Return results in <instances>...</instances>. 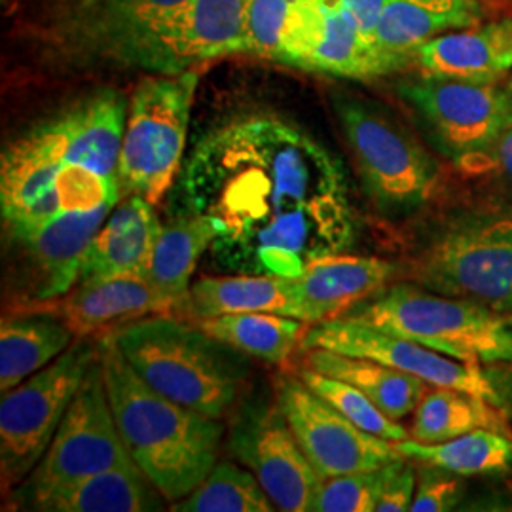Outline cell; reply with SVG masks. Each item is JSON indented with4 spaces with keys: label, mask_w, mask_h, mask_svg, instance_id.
<instances>
[{
    "label": "cell",
    "mask_w": 512,
    "mask_h": 512,
    "mask_svg": "<svg viewBox=\"0 0 512 512\" xmlns=\"http://www.w3.org/2000/svg\"><path fill=\"white\" fill-rule=\"evenodd\" d=\"M181 186L188 211L217 230L213 258L236 274L294 277L357 241L346 167L274 112L241 114L207 131Z\"/></svg>",
    "instance_id": "obj_1"
},
{
    "label": "cell",
    "mask_w": 512,
    "mask_h": 512,
    "mask_svg": "<svg viewBox=\"0 0 512 512\" xmlns=\"http://www.w3.org/2000/svg\"><path fill=\"white\" fill-rule=\"evenodd\" d=\"M313 348L372 359L403 370L433 387L467 391L497 406L505 403L503 382L490 370H484L482 365L463 363L416 340L359 321L338 317L327 323L310 325L302 338L300 351Z\"/></svg>",
    "instance_id": "obj_13"
},
{
    "label": "cell",
    "mask_w": 512,
    "mask_h": 512,
    "mask_svg": "<svg viewBox=\"0 0 512 512\" xmlns=\"http://www.w3.org/2000/svg\"><path fill=\"white\" fill-rule=\"evenodd\" d=\"M215 239V226L196 213L162 226L145 279L165 311L179 310L183 306L198 260L213 247Z\"/></svg>",
    "instance_id": "obj_26"
},
{
    "label": "cell",
    "mask_w": 512,
    "mask_h": 512,
    "mask_svg": "<svg viewBox=\"0 0 512 512\" xmlns=\"http://www.w3.org/2000/svg\"><path fill=\"white\" fill-rule=\"evenodd\" d=\"M399 275V266L376 256H323L289 277L287 315L306 325L327 323L346 315Z\"/></svg>",
    "instance_id": "obj_16"
},
{
    "label": "cell",
    "mask_w": 512,
    "mask_h": 512,
    "mask_svg": "<svg viewBox=\"0 0 512 512\" xmlns=\"http://www.w3.org/2000/svg\"><path fill=\"white\" fill-rule=\"evenodd\" d=\"M482 18L478 0H384L374 42L387 54L410 61L427 40L471 27Z\"/></svg>",
    "instance_id": "obj_23"
},
{
    "label": "cell",
    "mask_w": 512,
    "mask_h": 512,
    "mask_svg": "<svg viewBox=\"0 0 512 512\" xmlns=\"http://www.w3.org/2000/svg\"><path fill=\"white\" fill-rule=\"evenodd\" d=\"M431 145L465 171H480L512 124V101L499 82H471L423 73L397 84Z\"/></svg>",
    "instance_id": "obj_10"
},
{
    "label": "cell",
    "mask_w": 512,
    "mask_h": 512,
    "mask_svg": "<svg viewBox=\"0 0 512 512\" xmlns=\"http://www.w3.org/2000/svg\"><path fill=\"white\" fill-rule=\"evenodd\" d=\"M109 338L152 389L213 420L234 408L251 376V357L165 313L131 321Z\"/></svg>",
    "instance_id": "obj_3"
},
{
    "label": "cell",
    "mask_w": 512,
    "mask_h": 512,
    "mask_svg": "<svg viewBox=\"0 0 512 512\" xmlns=\"http://www.w3.org/2000/svg\"><path fill=\"white\" fill-rule=\"evenodd\" d=\"M416 494L410 511L414 512H444L458 509L463 495H465V482L463 476L452 471L440 469L435 465L420 463Z\"/></svg>",
    "instance_id": "obj_35"
},
{
    "label": "cell",
    "mask_w": 512,
    "mask_h": 512,
    "mask_svg": "<svg viewBox=\"0 0 512 512\" xmlns=\"http://www.w3.org/2000/svg\"><path fill=\"white\" fill-rule=\"evenodd\" d=\"M188 0H54L44 35L67 61L147 67L148 55Z\"/></svg>",
    "instance_id": "obj_8"
},
{
    "label": "cell",
    "mask_w": 512,
    "mask_h": 512,
    "mask_svg": "<svg viewBox=\"0 0 512 512\" xmlns=\"http://www.w3.org/2000/svg\"><path fill=\"white\" fill-rule=\"evenodd\" d=\"M334 112L374 207L387 219H403L423 209L439 183V164L431 152L372 101L338 95Z\"/></svg>",
    "instance_id": "obj_6"
},
{
    "label": "cell",
    "mask_w": 512,
    "mask_h": 512,
    "mask_svg": "<svg viewBox=\"0 0 512 512\" xmlns=\"http://www.w3.org/2000/svg\"><path fill=\"white\" fill-rule=\"evenodd\" d=\"M397 461L372 471L323 478L313 497L311 512H376Z\"/></svg>",
    "instance_id": "obj_33"
},
{
    "label": "cell",
    "mask_w": 512,
    "mask_h": 512,
    "mask_svg": "<svg viewBox=\"0 0 512 512\" xmlns=\"http://www.w3.org/2000/svg\"><path fill=\"white\" fill-rule=\"evenodd\" d=\"M164 495L137 465L80 478L29 499L19 511L154 512L164 511Z\"/></svg>",
    "instance_id": "obj_22"
},
{
    "label": "cell",
    "mask_w": 512,
    "mask_h": 512,
    "mask_svg": "<svg viewBox=\"0 0 512 512\" xmlns=\"http://www.w3.org/2000/svg\"><path fill=\"white\" fill-rule=\"evenodd\" d=\"M406 275L433 293L512 313V203H486L444 220Z\"/></svg>",
    "instance_id": "obj_5"
},
{
    "label": "cell",
    "mask_w": 512,
    "mask_h": 512,
    "mask_svg": "<svg viewBox=\"0 0 512 512\" xmlns=\"http://www.w3.org/2000/svg\"><path fill=\"white\" fill-rule=\"evenodd\" d=\"M101 363L129 458L167 503H177L217 465L224 425L152 389L110 338L101 342Z\"/></svg>",
    "instance_id": "obj_2"
},
{
    "label": "cell",
    "mask_w": 512,
    "mask_h": 512,
    "mask_svg": "<svg viewBox=\"0 0 512 512\" xmlns=\"http://www.w3.org/2000/svg\"><path fill=\"white\" fill-rule=\"evenodd\" d=\"M275 401L304 454L325 478L380 469L403 458L395 442L359 429L296 374L275 378Z\"/></svg>",
    "instance_id": "obj_15"
},
{
    "label": "cell",
    "mask_w": 512,
    "mask_h": 512,
    "mask_svg": "<svg viewBox=\"0 0 512 512\" xmlns=\"http://www.w3.org/2000/svg\"><path fill=\"white\" fill-rule=\"evenodd\" d=\"M245 0H188L148 55L145 71L177 74L222 55L241 54Z\"/></svg>",
    "instance_id": "obj_17"
},
{
    "label": "cell",
    "mask_w": 512,
    "mask_h": 512,
    "mask_svg": "<svg viewBox=\"0 0 512 512\" xmlns=\"http://www.w3.org/2000/svg\"><path fill=\"white\" fill-rule=\"evenodd\" d=\"M228 448L258 478L277 511H311L325 476L304 454L275 399L245 404L239 410Z\"/></svg>",
    "instance_id": "obj_14"
},
{
    "label": "cell",
    "mask_w": 512,
    "mask_h": 512,
    "mask_svg": "<svg viewBox=\"0 0 512 512\" xmlns=\"http://www.w3.org/2000/svg\"><path fill=\"white\" fill-rule=\"evenodd\" d=\"M287 310L289 277L256 274L202 277L190 285L188 296L179 308L192 321L247 311L287 315Z\"/></svg>",
    "instance_id": "obj_27"
},
{
    "label": "cell",
    "mask_w": 512,
    "mask_h": 512,
    "mask_svg": "<svg viewBox=\"0 0 512 512\" xmlns=\"http://www.w3.org/2000/svg\"><path fill=\"white\" fill-rule=\"evenodd\" d=\"M76 340L54 311L4 317L0 325V391L6 393L55 361Z\"/></svg>",
    "instance_id": "obj_25"
},
{
    "label": "cell",
    "mask_w": 512,
    "mask_h": 512,
    "mask_svg": "<svg viewBox=\"0 0 512 512\" xmlns=\"http://www.w3.org/2000/svg\"><path fill=\"white\" fill-rule=\"evenodd\" d=\"M296 376L308 385L313 393H317L323 401H327L332 408H336L342 416H346L351 423H355L366 433L389 442L410 439V433L408 429H404L401 421L391 420L355 385L302 365L296 368Z\"/></svg>",
    "instance_id": "obj_32"
},
{
    "label": "cell",
    "mask_w": 512,
    "mask_h": 512,
    "mask_svg": "<svg viewBox=\"0 0 512 512\" xmlns=\"http://www.w3.org/2000/svg\"><path fill=\"white\" fill-rule=\"evenodd\" d=\"M342 317L416 340L463 363L512 365V313L433 293L412 281L391 283Z\"/></svg>",
    "instance_id": "obj_4"
},
{
    "label": "cell",
    "mask_w": 512,
    "mask_h": 512,
    "mask_svg": "<svg viewBox=\"0 0 512 512\" xmlns=\"http://www.w3.org/2000/svg\"><path fill=\"white\" fill-rule=\"evenodd\" d=\"M198 74H154L131 95L128 124L118 164L124 196H141L156 205L183 164Z\"/></svg>",
    "instance_id": "obj_7"
},
{
    "label": "cell",
    "mask_w": 512,
    "mask_h": 512,
    "mask_svg": "<svg viewBox=\"0 0 512 512\" xmlns=\"http://www.w3.org/2000/svg\"><path fill=\"white\" fill-rule=\"evenodd\" d=\"M476 429H492L512 437L511 425L501 406L478 395L452 387L427 391L414 410L410 439L423 444H439Z\"/></svg>",
    "instance_id": "obj_29"
},
{
    "label": "cell",
    "mask_w": 512,
    "mask_h": 512,
    "mask_svg": "<svg viewBox=\"0 0 512 512\" xmlns=\"http://www.w3.org/2000/svg\"><path fill=\"white\" fill-rule=\"evenodd\" d=\"M416 482V469L410 463H406L404 458L399 459L385 484L384 494L376 505V512L410 511L416 494Z\"/></svg>",
    "instance_id": "obj_36"
},
{
    "label": "cell",
    "mask_w": 512,
    "mask_h": 512,
    "mask_svg": "<svg viewBox=\"0 0 512 512\" xmlns=\"http://www.w3.org/2000/svg\"><path fill=\"white\" fill-rule=\"evenodd\" d=\"M503 86H505V90H507V93H509V97H511L512 101V71L511 73L507 74V76H505V80H503Z\"/></svg>",
    "instance_id": "obj_38"
},
{
    "label": "cell",
    "mask_w": 512,
    "mask_h": 512,
    "mask_svg": "<svg viewBox=\"0 0 512 512\" xmlns=\"http://www.w3.org/2000/svg\"><path fill=\"white\" fill-rule=\"evenodd\" d=\"M177 512H272L275 505L251 471L217 461L202 484L171 505Z\"/></svg>",
    "instance_id": "obj_31"
},
{
    "label": "cell",
    "mask_w": 512,
    "mask_h": 512,
    "mask_svg": "<svg viewBox=\"0 0 512 512\" xmlns=\"http://www.w3.org/2000/svg\"><path fill=\"white\" fill-rule=\"evenodd\" d=\"M74 332L92 338L105 330L114 332L152 313H167L145 275H120L95 283H78L65 296L46 302Z\"/></svg>",
    "instance_id": "obj_21"
},
{
    "label": "cell",
    "mask_w": 512,
    "mask_h": 512,
    "mask_svg": "<svg viewBox=\"0 0 512 512\" xmlns=\"http://www.w3.org/2000/svg\"><path fill=\"white\" fill-rule=\"evenodd\" d=\"M162 224L154 205L141 196H124L95 234L78 283L120 275H145Z\"/></svg>",
    "instance_id": "obj_19"
},
{
    "label": "cell",
    "mask_w": 512,
    "mask_h": 512,
    "mask_svg": "<svg viewBox=\"0 0 512 512\" xmlns=\"http://www.w3.org/2000/svg\"><path fill=\"white\" fill-rule=\"evenodd\" d=\"M203 332L239 353L270 365H285L310 325L281 313L247 311L194 321Z\"/></svg>",
    "instance_id": "obj_28"
},
{
    "label": "cell",
    "mask_w": 512,
    "mask_h": 512,
    "mask_svg": "<svg viewBox=\"0 0 512 512\" xmlns=\"http://www.w3.org/2000/svg\"><path fill=\"white\" fill-rule=\"evenodd\" d=\"M112 209L103 205L92 211L61 213L37 234L19 241L27 255L29 291L35 302H52L73 289L93 238Z\"/></svg>",
    "instance_id": "obj_18"
},
{
    "label": "cell",
    "mask_w": 512,
    "mask_h": 512,
    "mask_svg": "<svg viewBox=\"0 0 512 512\" xmlns=\"http://www.w3.org/2000/svg\"><path fill=\"white\" fill-rule=\"evenodd\" d=\"M101 346L76 338L55 361L2 393L0 403V478L12 492L46 454Z\"/></svg>",
    "instance_id": "obj_9"
},
{
    "label": "cell",
    "mask_w": 512,
    "mask_h": 512,
    "mask_svg": "<svg viewBox=\"0 0 512 512\" xmlns=\"http://www.w3.org/2000/svg\"><path fill=\"white\" fill-rule=\"evenodd\" d=\"M302 353L300 365L355 385L391 420L414 414L429 391V384L420 378L372 359L319 348L302 349Z\"/></svg>",
    "instance_id": "obj_24"
},
{
    "label": "cell",
    "mask_w": 512,
    "mask_h": 512,
    "mask_svg": "<svg viewBox=\"0 0 512 512\" xmlns=\"http://www.w3.org/2000/svg\"><path fill=\"white\" fill-rule=\"evenodd\" d=\"M274 61L351 80L380 78L408 65L363 35L344 0H294Z\"/></svg>",
    "instance_id": "obj_12"
},
{
    "label": "cell",
    "mask_w": 512,
    "mask_h": 512,
    "mask_svg": "<svg viewBox=\"0 0 512 512\" xmlns=\"http://www.w3.org/2000/svg\"><path fill=\"white\" fill-rule=\"evenodd\" d=\"M128 465L135 463L114 420L99 355L59 423L50 448L18 490H12L10 509L19 511L33 497Z\"/></svg>",
    "instance_id": "obj_11"
},
{
    "label": "cell",
    "mask_w": 512,
    "mask_h": 512,
    "mask_svg": "<svg viewBox=\"0 0 512 512\" xmlns=\"http://www.w3.org/2000/svg\"><path fill=\"white\" fill-rule=\"evenodd\" d=\"M294 0H245L243 52L274 61Z\"/></svg>",
    "instance_id": "obj_34"
},
{
    "label": "cell",
    "mask_w": 512,
    "mask_h": 512,
    "mask_svg": "<svg viewBox=\"0 0 512 512\" xmlns=\"http://www.w3.org/2000/svg\"><path fill=\"white\" fill-rule=\"evenodd\" d=\"M495 169L512 190V124L501 133L480 171Z\"/></svg>",
    "instance_id": "obj_37"
},
{
    "label": "cell",
    "mask_w": 512,
    "mask_h": 512,
    "mask_svg": "<svg viewBox=\"0 0 512 512\" xmlns=\"http://www.w3.org/2000/svg\"><path fill=\"white\" fill-rule=\"evenodd\" d=\"M416 59L423 73L497 82L512 71V18L476 23L431 38L420 46Z\"/></svg>",
    "instance_id": "obj_20"
},
{
    "label": "cell",
    "mask_w": 512,
    "mask_h": 512,
    "mask_svg": "<svg viewBox=\"0 0 512 512\" xmlns=\"http://www.w3.org/2000/svg\"><path fill=\"white\" fill-rule=\"evenodd\" d=\"M395 448L404 459L435 465L463 478L505 475L512 469V437L492 429H476L439 444L399 440Z\"/></svg>",
    "instance_id": "obj_30"
}]
</instances>
